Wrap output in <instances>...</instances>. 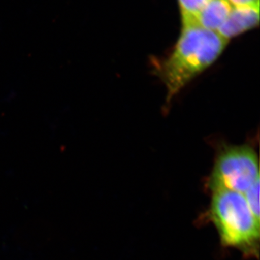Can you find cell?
<instances>
[{
  "label": "cell",
  "mask_w": 260,
  "mask_h": 260,
  "mask_svg": "<svg viewBox=\"0 0 260 260\" xmlns=\"http://www.w3.org/2000/svg\"><path fill=\"white\" fill-rule=\"evenodd\" d=\"M233 7L259 5V0H229Z\"/></svg>",
  "instance_id": "obj_8"
},
{
  "label": "cell",
  "mask_w": 260,
  "mask_h": 260,
  "mask_svg": "<svg viewBox=\"0 0 260 260\" xmlns=\"http://www.w3.org/2000/svg\"><path fill=\"white\" fill-rule=\"evenodd\" d=\"M211 192L208 216L218 231L221 244L246 255L258 256L260 222L244 194L228 189Z\"/></svg>",
  "instance_id": "obj_2"
},
{
  "label": "cell",
  "mask_w": 260,
  "mask_h": 260,
  "mask_svg": "<svg viewBox=\"0 0 260 260\" xmlns=\"http://www.w3.org/2000/svg\"><path fill=\"white\" fill-rule=\"evenodd\" d=\"M229 41L196 23L182 25L175 47L160 69L171 99L221 55Z\"/></svg>",
  "instance_id": "obj_1"
},
{
  "label": "cell",
  "mask_w": 260,
  "mask_h": 260,
  "mask_svg": "<svg viewBox=\"0 0 260 260\" xmlns=\"http://www.w3.org/2000/svg\"><path fill=\"white\" fill-rule=\"evenodd\" d=\"M208 1V0H177L180 12L181 25L196 23L197 17Z\"/></svg>",
  "instance_id": "obj_6"
},
{
  "label": "cell",
  "mask_w": 260,
  "mask_h": 260,
  "mask_svg": "<svg viewBox=\"0 0 260 260\" xmlns=\"http://www.w3.org/2000/svg\"><path fill=\"white\" fill-rule=\"evenodd\" d=\"M232 8L229 0H208L197 17L196 23L217 32L230 14Z\"/></svg>",
  "instance_id": "obj_5"
},
{
  "label": "cell",
  "mask_w": 260,
  "mask_h": 260,
  "mask_svg": "<svg viewBox=\"0 0 260 260\" xmlns=\"http://www.w3.org/2000/svg\"><path fill=\"white\" fill-rule=\"evenodd\" d=\"M257 155L247 145L223 150L215 160L208 188L211 191L228 189L244 194L259 179Z\"/></svg>",
  "instance_id": "obj_3"
},
{
  "label": "cell",
  "mask_w": 260,
  "mask_h": 260,
  "mask_svg": "<svg viewBox=\"0 0 260 260\" xmlns=\"http://www.w3.org/2000/svg\"><path fill=\"white\" fill-rule=\"evenodd\" d=\"M259 25V5L233 7L230 14L217 32L229 42Z\"/></svg>",
  "instance_id": "obj_4"
},
{
  "label": "cell",
  "mask_w": 260,
  "mask_h": 260,
  "mask_svg": "<svg viewBox=\"0 0 260 260\" xmlns=\"http://www.w3.org/2000/svg\"><path fill=\"white\" fill-rule=\"evenodd\" d=\"M259 186V179L244 194L251 211L258 220H260Z\"/></svg>",
  "instance_id": "obj_7"
}]
</instances>
